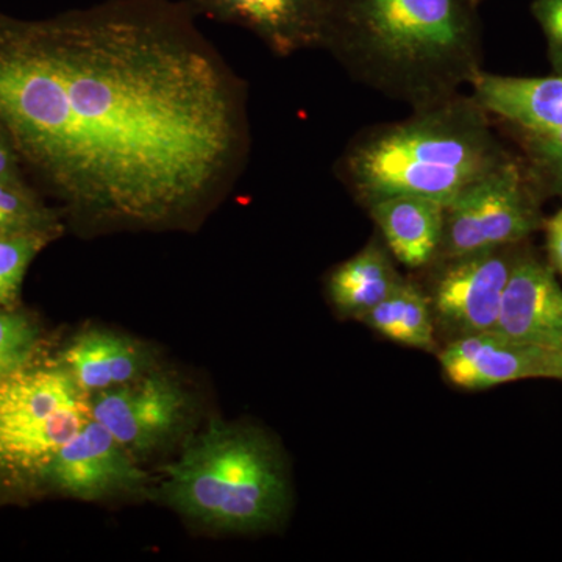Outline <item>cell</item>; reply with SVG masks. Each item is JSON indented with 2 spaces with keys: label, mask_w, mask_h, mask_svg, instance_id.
Listing matches in <instances>:
<instances>
[{
  "label": "cell",
  "mask_w": 562,
  "mask_h": 562,
  "mask_svg": "<svg viewBox=\"0 0 562 562\" xmlns=\"http://www.w3.org/2000/svg\"><path fill=\"white\" fill-rule=\"evenodd\" d=\"M194 13L106 0L0 29V132L83 232L194 227L241 176L246 87Z\"/></svg>",
  "instance_id": "cell-1"
},
{
  "label": "cell",
  "mask_w": 562,
  "mask_h": 562,
  "mask_svg": "<svg viewBox=\"0 0 562 562\" xmlns=\"http://www.w3.org/2000/svg\"><path fill=\"white\" fill-rule=\"evenodd\" d=\"M325 49L350 76L414 110L447 101L482 69L471 0H328Z\"/></svg>",
  "instance_id": "cell-2"
},
{
  "label": "cell",
  "mask_w": 562,
  "mask_h": 562,
  "mask_svg": "<svg viewBox=\"0 0 562 562\" xmlns=\"http://www.w3.org/2000/svg\"><path fill=\"white\" fill-rule=\"evenodd\" d=\"M512 158L486 111L460 92L414 110L408 120L361 133L344 154L339 173L366 209L397 195L447 206Z\"/></svg>",
  "instance_id": "cell-3"
},
{
  "label": "cell",
  "mask_w": 562,
  "mask_h": 562,
  "mask_svg": "<svg viewBox=\"0 0 562 562\" xmlns=\"http://www.w3.org/2000/svg\"><path fill=\"white\" fill-rule=\"evenodd\" d=\"M155 501L211 535L276 531L291 512L290 471L271 435L213 419L162 468Z\"/></svg>",
  "instance_id": "cell-4"
},
{
  "label": "cell",
  "mask_w": 562,
  "mask_h": 562,
  "mask_svg": "<svg viewBox=\"0 0 562 562\" xmlns=\"http://www.w3.org/2000/svg\"><path fill=\"white\" fill-rule=\"evenodd\" d=\"M90 419V395L57 360L0 380V505L43 494L55 454Z\"/></svg>",
  "instance_id": "cell-5"
},
{
  "label": "cell",
  "mask_w": 562,
  "mask_h": 562,
  "mask_svg": "<svg viewBox=\"0 0 562 562\" xmlns=\"http://www.w3.org/2000/svg\"><path fill=\"white\" fill-rule=\"evenodd\" d=\"M542 201L525 162L513 157L446 206L435 262L527 241L546 224Z\"/></svg>",
  "instance_id": "cell-6"
},
{
  "label": "cell",
  "mask_w": 562,
  "mask_h": 562,
  "mask_svg": "<svg viewBox=\"0 0 562 562\" xmlns=\"http://www.w3.org/2000/svg\"><path fill=\"white\" fill-rule=\"evenodd\" d=\"M90 409L92 419L138 461L180 442L195 414L187 384L161 366L135 382L90 395Z\"/></svg>",
  "instance_id": "cell-7"
},
{
  "label": "cell",
  "mask_w": 562,
  "mask_h": 562,
  "mask_svg": "<svg viewBox=\"0 0 562 562\" xmlns=\"http://www.w3.org/2000/svg\"><path fill=\"white\" fill-rule=\"evenodd\" d=\"M44 492L90 503L146 502L155 501L157 480L91 417L55 454Z\"/></svg>",
  "instance_id": "cell-8"
},
{
  "label": "cell",
  "mask_w": 562,
  "mask_h": 562,
  "mask_svg": "<svg viewBox=\"0 0 562 562\" xmlns=\"http://www.w3.org/2000/svg\"><path fill=\"white\" fill-rule=\"evenodd\" d=\"M524 243L465 255L438 265L430 297L436 333L447 341L475 333L494 331L503 292Z\"/></svg>",
  "instance_id": "cell-9"
},
{
  "label": "cell",
  "mask_w": 562,
  "mask_h": 562,
  "mask_svg": "<svg viewBox=\"0 0 562 562\" xmlns=\"http://www.w3.org/2000/svg\"><path fill=\"white\" fill-rule=\"evenodd\" d=\"M211 20L239 25L279 57L325 46L328 0H191Z\"/></svg>",
  "instance_id": "cell-10"
},
{
  "label": "cell",
  "mask_w": 562,
  "mask_h": 562,
  "mask_svg": "<svg viewBox=\"0 0 562 562\" xmlns=\"http://www.w3.org/2000/svg\"><path fill=\"white\" fill-rule=\"evenodd\" d=\"M494 331L543 350L562 341V286L557 272L525 247L503 292Z\"/></svg>",
  "instance_id": "cell-11"
},
{
  "label": "cell",
  "mask_w": 562,
  "mask_h": 562,
  "mask_svg": "<svg viewBox=\"0 0 562 562\" xmlns=\"http://www.w3.org/2000/svg\"><path fill=\"white\" fill-rule=\"evenodd\" d=\"M438 361L446 379L465 391L549 379V350L509 341L495 331L447 341L438 350Z\"/></svg>",
  "instance_id": "cell-12"
},
{
  "label": "cell",
  "mask_w": 562,
  "mask_h": 562,
  "mask_svg": "<svg viewBox=\"0 0 562 562\" xmlns=\"http://www.w3.org/2000/svg\"><path fill=\"white\" fill-rule=\"evenodd\" d=\"M57 361L87 395L135 382L161 366L150 342L103 327L76 333Z\"/></svg>",
  "instance_id": "cell-13"
},
{
  "label": "cell",
  "mask_w": 562,
  "mask_h": 562,
  "mask_svg": "<svg viewBox=\"0 0 562 562\" xmlns=\"http://www.w3.org/2000/svg\"><path fill=\"white\" fill-rule=\"evenodd\" d=\"M471 98L487 114L520 133L562 128V74L547 77L498 76L480 69L469 83Z\"/></svg>",
  "instance_id": "cell-14"
},
{
  "label": "cell",
  "mask_w": 562,
  "mask_h": 562,
  "mask_svg": "<svg viewBox=\"0 0 562 562\" xmlns=\"http://www.w3.org/2000/svg\"><path fill=\"white\" fill-rule=\"evenodd\" d=\"M368 211L390 254L405 268H427L436 261L441 249L446 205L416 195H397L372 203Z\"/></svg>",
  "instance_id": "cell-15"
},
{
  "label": "cell",
  "mask_w": 562,
  "mask_h": 562,
  "mask_svg": "<svg viewBox=\"0 0 562 562\" xmlns=\"http://www.w3.org/2000/svg\"><path fill=\"white\" fill-rule=\"evenodd\" d=\"M387 247L371 241L349 260L336 266L328 277V297L341 317L361 321L402 281Z\"/></svg>",
  "instance_id": "cell-16"
},
{
  "label": "cell",
  "mask_w": 562,
  "mask_h": 562,
  "mask_svg": "<svg viewBox=\"0 0 562 562\" xmlns=\"http://www.w3.org/2000/svg\"><path fill=\"white\" fill-rule=\"evenodd\" d=\"M360 322L392 342L438 353V333L430 297L413 281L403 280Z\"/></svg>",
  "instance_id": "cell-17"
},
{
  "label": "cell",
  "mask_w": 562,
  "mask_h": 562,
  "mask_svg": "<svg viewBox=\"0 0 562 562\" xmlns=\"http://www.w3.org/2000/svg\"><path fill=\"white\" fill-rule=\"evenodd\" d=\"M63 213L46 205L27 184L0 181V236L65 231Z\"/></svg>",
  "instance_id": "cell-18"
},
{
  "label": "cell",
  "mask_w": 562,
  "mask_h": 562,
  "mask_svg": "<svg viewBox=\"0 0 562 562\" xmlns=\"http://www.w3.org/2000/svg\"><path fill=\"white\" fill-rule=\"evenodd\" d=\"M54 239L57 236L49 233L0 236V308H16L25 273Z\"/></svg>",
  "instance_id": "cell-19"
},
{
  "label": "cell",
  "mask_w": 562,
  "mask_h": 562,
  "mask_svg": "<svg viewBox=\"0 0 562 562\" xmlns=\"http://www.w3.org/2000/svg\"><path fill=\"white\" fill-rule=\"evenodd\" d=\"M40 325L16 308H0V380L38 361Z\"/></svg>",
  "instance_id": "cell-20"
},
{
  "label": "cell",
  "mask_w": 562,
  "mask_h": 562,
  "mask_svg": "<svg viewBox=\"0 0 562 562\" xmlns=\"http://www.w3.org/2000/svg\"><path fill=\"white\" fill-rule=\"evenodd\" d=\"M517 133L525 166L542 198L562 199V128L552 133Z\"/></svg>",
  "instance_id": "cell-21"
},
{
  "label": "cell",
  "mask_w": 562,
  "mask_h": 562,
  "mask_svg": "<svg viewBox=\"0 0 562 562\" xmlns=\"http://www.w3.org/2000/svg\"><path fill=\"white\" fill-rule=\"evenodd\" d=\"M531 11L546 35L553 72L562 74V0H535Z\"/></svg>",
  "instance_id": "cell-22"
},
{
  "label": "cell",
  "mask_w": 562,
  "mask_h": 562,
  "mask_svg": "<svg viewBox=\"0 0 562 562\" xmlns=\"http://www.w3.org/2000/svg\"><path fill=\"white\" fill-rule=\"evenodd\" d=\"M542 231L546 232L549 265L554 272L562 276V209L557 211L550 220H546Z\"/></svg>",
  "instance_id": "cell-23"
},
{
  "label": "cell",
  "mask_w": 562,
  "mask_h": 562,
  "mask_svg": "<svg viewBox=\"0 0 562 562\" xmlns=\"http://www.w3.org/2000/svg\"><path fill=\"white\" fill-rule=\"evenodd\" d=\"M0 181L25 184L22 179L20 158L2 132H0Z\"/></svg>",
  "instance_id": "cell-24"
},
{
  "label": "cell",
  "mask_w": 562,
  "mask_h": 562,
  "mask_svg": "<svg viewBox=\"0 0 562 562\" xmlns=\"http://www.w3.org/2000/svg\"><path fill=\"white\" fill-rule=\"evenodd\" d=\"M562 369V341L549 350V379L557 380L558 372Z\"/></svg>",
  "instance_id": "cell-25"
},
{
  "label": "cell",
  "mask_w": 562,
  "mask_h": 562,
  "mask_svg": "<svg viewBox=\"0 0 562 562\" xmlns=\"http://www.w3.org/2000/svg\"><path fill=\"white\" fill-rule=\"evenodd\" d=\"M557 380H558V382H562V369L560 372H558Z\"/></svg>",
  "instance_id": "cell-26"
},
{
  "label": "cell",
  "mask_w": 562,
  "mask_h": 562,
  "mask_svg": "<svg viewBox=\"0 0 562 562\" xmlns=\"http://www.w3.org/2000/svg\"><path fill=\"white\" fill-rule=\"evenodd\" d=\"M471 2L473 3V5H475V3H479L480 0H471Z\"/></svg>",
  "instance_id": "cell-27"
}]
</instances>
